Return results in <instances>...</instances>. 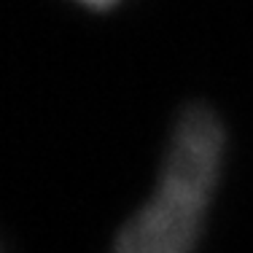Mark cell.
<instances>
[{"instance_id": "6da1fadb", "label": "cell", "mask_w": 253, "mask_h": 253, "mask_svg": "<svg viewBox=\"0 0 253 253\" xmlns=\"http://www.w3.org/2000/svg\"><path fill=\"white\" fill-rule=\"evenodd\" d=\"M226 156V132L210 108H186L167 140L151 197L122 226L113 253H194Z\"/></svg>"}, {"instance_id": "7a4b0ae2", "label": "cell", "mask_w": 253, "mask_h": 253, "mask_svg": "<svg viewBox=\"0 0 253 253\" xmlns=\"http://www.w3.org/2000/svg\"><path fill=\"white\" fill-rule=\"evenodd\" d=\"M78 3H86V5H92V8H105V5L116 3V0H78Z\"/></svg>"}]
</instances>
